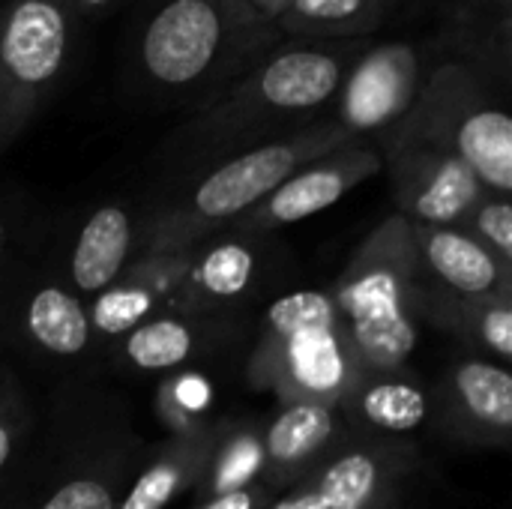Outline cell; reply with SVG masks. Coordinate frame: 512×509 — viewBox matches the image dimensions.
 <instances>
[{"label":"cell","mask_w":512,"mask_h":509,"mask_svg":"<svg viewBox=\"0 0 512 509\" xmlns=\"http://www.w3.org/2000/svg\"><path fill=\"white\" fill-rule=\"evenodd\" d=\"M27 327L42 348L60 357H72L90 342L87 312L72 294L60 288H42L33 297V303L27 306Z\"/></svg>","instance_id":"20"},{"label":"cell","mask_w":512,"mask_h":509,"mask_svg":"<svg viewBox=\"0 0 512 509\" xmlns=\"http://www.w3.org/2000/svg\"><path fill=\"white\" fill-rule=\"evenodd\" d=\"M132 246V219L123 207H99L78 234L72 252V279L81 294L105 291L120 276Z\"/></svg>","instance_id":"16"},{"label":"cell","mask_w":512,"mask_h":509,"mask_svg":"<svg viewBox=\"0 0 512 509\" xmlns=\"http://www.w3.org/2000/svg\"><path fill=\"white\" fill-rule=\"evenodd\" d=\"M156 297L147 285L141 282H123V285H111L105 288V294L96 300L90 324L105 333V336H123L132 333L138 324H144V318L153 312Z\"/></svg>","instance_id":"24"},{"label":"cell","mask_w":512,"mask_h":509,"mask_svg":"<svg viewBox=\"0 0 512 509\" xmlns=\"http://www.w3.org/2000/svg\"><path fill=\"white\" fill-rule=\"evenodd\" d=\"M336 435V417L330 405L321 402H291L270 423L261 441V465L270 483L294 480L306 465H312Z\"/></svg>","instance_id":"14"},{"label":"cell","mask_w":512,"mask_h":509,"mask_svg":"<svg viewBox=\"0 0 512 509\" xmlns=\"http://www.w3.org/2000/svg\"><path fill=\"white\" fill-rule=\"evenodd\" d=\"M252 378L291 402H348L366 372L348 348L330 294L294 291L279 297L267 315Z\"/></svg>","instance_id":"6"},{"label":"cell","mask_w":512,"mask_h":509,"mask_svg":"<svg viewBox=\"0 0 512 509\" xmlns=\"http://www.w3.org/2000/svg\"><path fill=\"white\" fill-rule=\"evenodd\" d=\"M126 360L138 369H171L192 354V330L177 318H153L126 333Z\"/></svg>","instance_id":"22"},{"label":"cell","mask_w":512,"mask_h":509,"mask_svg":"<svg viewBox=\"0 0 512 509\" xmlns=\"http://www.w3.org/2000/svg\"><path fill=\"white\" fill-rule=\"evenodd\" d=\"M432 63L429 39H387L369 42L348 66L324 120L345 129L351 138L387 135L414 108L426 69Z\"/></svg>","instance_id":"8"},{"label":"cell","mask_w":512,"mask_h":509,"mask_svg":"<svg viewBox=\"0 0 512 509\" xmlns=\"http://www.w3.org/2000/svg\"><path fill=\"white\" fill-rule=\"evenodd\" d=\"M363 420L384 432H414L426 414V396L417 384L402 381L396 375H369L360 381V387L351 393V399Z\"/></svg>","instance_id":"19"},{"label":"cell","mask_w":512,"mask_h":509,"mask_svg":"<svg viewBox=\"0 0 512 509\" xmlns=\"http://www.w3.org/2000/svg\"><path fill=\"white\" fill-rule=\"evenodd\" d=\"M117 0H69V6L81 15V18H87V15H99V12H105V9H111Z\"/></svg>","instance_id":"30"},{"label":"cell","mask_w":512,"mask_h":509,"mask_svg":"<svg viewBox=\"0 0 512 509\" xmlns=\"http://www.w3.org/2000/svg\"><path fill=\"white\" fill-rule=\"evenodd\" d=\"M210 462H216V477H213L216 495L240 489V483H249V477L261 465V444L255 438H240L222 453V459L210 456Z\"/></svg>","instance_id":"26"},{"label":"cell","mask_w":512,"mask_h":509,"mask_svg":"<svg viewBox=\"0 0 512 509\" xmlns=\"http://www.w3.org/2000/svg\"><path fill=\"white\" fill-rule=\"evenodd\" d=\"M456 411L489 438H504L512 429V378L504 366L468 360L453 372Z\"/></svg>","instance_id":"17"},{"label":"cell","mask_w":512,"mask_h":509,"mask_svg":"<svg viewBox=\"0 0 512 509\" xmlns=\"http://www.w3.org/2000/svg\"><path fill=\"white\" fill-rule=\"evenodd\" d=\"M390 495L393 459L375 450H348L270 509H390Z\"/></svg>","instance_id":"12"},{"label":"cell","mask_w":512,"mask_h":509,"mask_svg":"<svg viewBox=\"0 0 512 509\" xmlns=\"http://www.w3.org/2000/svg\"><path fill=\"white\" fill-rule=\"evenodd\" d=\"M468 234H474L480 243H486L495 255L512 264V207L510 198L501 195H486L474 213L468 216Z\"/></svg>","instance_id":"25"},{"label":"cell","mask_w":512,"mask_h":509,"mask_svg":"<svg viewBox=\"0 0 512 509\" xmlns=\"http://www.w3.org/2000/svg\"><path fill=\"white\" fill-rule=\"evenodd\" d=\"M255 273V255L243 243H219L213 246L192 270V282L198 294L228 300L249 288Z\"/></svg>","instance_id":"23"},{"label":"cell","mask_w":512,"mask_h":509,"mask_svg":"<svg viewBox=\"0 0 512 509\" xmlns=\"http://www.w3.org/2000/svg\"><path fill=\"white\" fill-rule=\"evenodd\" d=\"M81 24L69 0H0V153L66 81Z\"/></svg>","instance_id":"7"},{"label":"cell","mask_w":512,"mask_h":509,"mask_svg":"<svg viewBox=\"0 0 512 509\" xmlns=\"http://www.w3.org/2000/svg\"><path fill=\"white\" fill-rule=\"evenodd\" d=\"M384 168L381 150L369 141H351L321 159L306 162L288 180H282L258 207H252L234 225L240 231H273L282 225L303 222L339 198H345L354 186L375 177Z\"/></svg>","instance_id":"10"},{"label":"cell","mask_w":512,"mask_h":509,"mask_svg":"<svg viewBox=\"0 0 512 509\" xmlns=\"http://www.w3.org/2000/svg\"><path fill=\"white\" fill-rule=\"evenodd\" d=\"M420 261L405 216L381 222L339 276L330 300L348 348L369 375H396L417 345Z\"/></svg>","instance_id":"3"},{"label":"cell","mask_w":512,"mask_h":509,"mask_svg":"<svg viewBox=\"0 0 512 509\" xmlns=\"http://www.w3.org/2000/svg\"><path fill=\"white\" fill-rule=\"evenodd\" d=\"M351 141L360 138H351L345 129L321 117L291 135L213 162L207 174L198 177L189 192H183V198H174L153 219H147L141 246L150 255H177L204 234L243 219L306 162L321 159Z\"/></svg>","instance_id":"4"},{"label":"cell","mask_w":512,"mask_h":509,"mask_svg":"<svg viewBox=\"0 0 512 509\" xmlns=\"http://www.w3.org/2000/svg\"><path fill=\"white\" fill-rule=\"evenodd\" d=\"M0 255H3V225H0Z\"/></svg>","instance_id":"32"},{"label":"cell","mask_w":512,"mask_h":509,"mask_svg":"<svg viewBox=\"0 0 512 509\" xmlns=\"http://www.w3.org/2000/svg\"><path fill=\"white\" fill-rule=\"evenodd\" d=\"M210 456L213 441L207 435L183 438L135 480L117 509H165L177 492H183L210 465Z\"/></svg>","instance_id":"18"},{"label":"cell","mask_w":512,"mask_h":509,"mask_svg":"<svg viewBox=\"0 0 512 509\" xmlns=\"http://www.w3.org/2000/svg\"><path fill=\"white\" fill-rule=\"evenodd\" d=\"M390 9L393 0H288L276 27L285 39H369L390 18Z\"/></svg>","instance_id":"15"},{"label":"cell","mask_w":512,"mask_h":509,"mask_svg":"<svg viewBox=\"0 0 512 509\" xmlns=\"http://www.w3.org/2000/svg\"><path fill=\"white\" fill-rule=\"evenodd\" d=\"M411 237L420 267H426L447 291H453L456 300H512V264L465 228L411 222Z\"/></svg>","instance_id":"11"},{"label":"cell","mask_w":512,"mask_h":509,"mask_svg":"<svg viewBox=\"0 0 512 509\" xmlns=\"http://www.w3.org/2000/svg\"><path fill=\"white\" fill-rule=\"evenodd\" d=\"M258 504H261V489L240 486V489L216 495L213 501H207L201 509H258Z\"/></svg>","instance_id":"28"},{"label":"cell","mask_w":512,"mask_h":509,"mask_svg":"<svg viewBox=\"0 0 512 509\" xmlns=\"http://www.w3.org/2000/svg\"><path fill=\"white\" fill-rule=\"evenodd\" d=\"M12 447H15V423L9 411H0V474L12 456Z\"/></svg>","instance_id":"29"},{"label":"cell","mask_w":512,"mask_h":509,"mask_svg":"<svg viewBox=\"0 0 512 509\" xmlns=\"http://www.w3.org/2000/svg\"><path fill=\"white\" fill-rule=\"evenodd\" d=\"M426 312H441L438 318L453 321L459 333L474 336L501 360L512 357V300H453L444 306H429Z\"/></svg>","instance_id":"21"},{"label":"cell","mask_w":512,"mask_h":509,"mask_svg":"<svg viewBox=\"0 0 512 509\" xmlns=\"http://www.w3.org/2000/svg\"><path fill=\"white\" fill-rule=\"evenodd\" d=\"M369 42L372 39H285L204 99L195 114L171 132L165 141L168 162L183 168L213 165L321 120L348 66Z\"/></svg>","instance_id":"1"},{"label":"cell","mask_w":512,"mask_h":509,"mask_svg":"<svg viewBox=\"0 0 512 509\" xmlns=\"http://www.w3.org/2000/svg\"><path fill=\"white\" fill-rule=\"evenodd\" d=\"M285 36L246 0H138L126 42L132 90L150 99H210Z\"/></svg>","instance_id":"2"},{"label":"cell","mask_w":512,"mask_h":509,"mask_svg":"<svg viewBox=\"0 0 512 509\" xmlns=\"http://www.w3.org/2000/svg\"><path fill=\"white\" fill-rule=\"evenodd\" d=\"M381 159L390 171L399 216L414 225L465 228L474 207L489 195L456 153L402 126L384 135Z\"/></svg>","instance_id":"9"},{"label":"cell","mask_w":512,"mask_h":509,"mask_svg":"<svg viewBox=\"0 0 512 509\" xmlns=\"http://www.w3.org/2000/svg\"><path fill=\"white\" fill-rule=\"evenodd\" d=\"M255 12H261L264 18H270L273 24H276V18H279V12L288 6V0H246Z\"/></svg>","instance_id":"31"},{"label":"cell","mask_w":512,"mask_h":509,"mask_svg":"<svg viewBox=\"0 0 512 509\" xmlns=\"http://www.w3.org/2000/svg\"><path fill=\"white\" fill-rule=\"evenodd\" d=\"M447 30L429 45L465 57L510 84L512 0H444Z\"/></svg>","instance_id":"13"},{"label":"cell","mask_w":512,"mask_h":509,"mask_svg":"<svg viewBox=\"0 0 512 509\" xmlns=\"http://www.w3.org/2000/svg\"><path fill=\"white\" fill-rule=\"evenodd\" d=\"M114 495L105 483L81 477L57 489L42 509H114Z\"/></svg>","instance_id":"27"},{"label":"cell","mask_w":512,"mask_h":509,"mask_svg":"<svg viewBox=\"0 0 512 509\" xmlns=\"http://www.w3.org/2000/svg\"><path fill=\"white\" fill-rule=\"evenodd\" d=\"M504 87L501 78L477 63L432 48L423 90L399 126L447 147L474 171L486 192L510 198L512 117L501 102Z\"/></svg>","instance_id":"5"}]
</instances>
